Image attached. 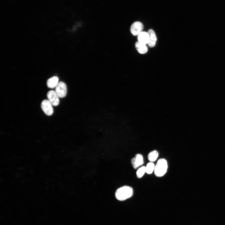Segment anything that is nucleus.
Instances as JSON below:
<instances>
[{
    "instance_id": "nucleus-1",
    "label": "nucleus",
    "mask_w": 225,
    "mask_h": 225,
    "mask_svg": "<svg viewBox=\"0 0 225 225\" xmlns=\"http://www.w3.org/2000/svg\"><path fill=\"white\" fill-rule=\"evenodd\" d=\"M133 194V189L128 186H124L118 189L115 192L116 198L123 201L131 197Z\"/></svg>"
},
{
    "instance_id": "nucleus-2",
    "label": "nucleus",
    "mask_w": 225,
    "mask_h": 225,
    "mask_svg": "<svg viewBox=\"0 0 225 225\" xmlns=\"http://www.w3.org/2000/svg\"><path fill=\"white\" fill-rule=\"evenodd\" d=\"M168 167L167 162L165 159L161 158L159 159L155 166V175L158 177L163 176L167 171Z\"/></svg>"
},
{
    "instance_id": "nucleus-3",
    "label": "nucleus",
    "mask_w": 225,
    "mask_h": 225,
    "mask_svg": "<svg viewBox=\"0 0 225 225\" xmlns=\"http://www.w3.org/2000/svg\"><path fill=\"white\" fill-rule=\"evenodd\" d=\"M55 88V91L59 98H64L66 96L67 89L66 85L64 82H59Z\"/></svg>"
},
{
    "instance_id": "nucleus-4",
    "label": "nucleus",
    "mask_w": 225,
    "mask_h": 225,
    "mask_svg": "<svg viewBox=\"0 0 225 225\" xmlns=\"http://www.w3.org/2000/svg\"><path fill=\"white\" fill-rule=\"evenodd\" d=\"M52 105L48 100H44L41 103V108L47 115L50 116L53 113Z\"/></svg>"
},
{
    "instance_id": "nucleus-5",
    "label": "nucleus",
    "mask_w": 225,
    "mask_h": 225,
    "mask_svg": "<svg viewBox=\"0 0 225 225\" xmlns=\"http://www.w3.org/2000/svg\"><path fill=\"white\" fill-rule=\"evenodd\" d=\"M48 100L53 106H58L59 102V97L55 91L50 90L47 94Z\"/></svg>"
},
{
    "instance_id": "nucleus-6",
    "label": "nucleus",
    "mask_w": 225,
    "mask_h": 225,
    "mask_svg": "<svg viewBox=\"0 0 225 225\" xmlns=\"http://www.w3.org/2000/svg\"><path fill=\"white\" fill-rule=\"evenodd\" d=\"M143 28V24L141 22L138 21L135 22L131 26V32L134 35H138L142 32Z\"/></svg>"
},
{
    "instance_id": "nucleus-7",
    "label": "nucleus",
    "mask_w": 225,
    "mask_h": 225,
    "mask_svg": "<svg viewBox=\"0 0 225 225\" xmlns=\"http://www.w3.org/2000/svg\"><path fill=\"white\" fill-rule=\"evenodd\" d=\"M131 164L134 169H136L143 163V159L142 155L140 154H137L135 157L131 160Z\"/></svg>"
},
{
    "instance_id": "nucleus-8",
    "label": "nucleus",
    "mask_w": 225,
    "mask_h": 225,
    "mask_svg": "<svg viewBox=\"0 0 225 225\" xmlns=\"http://www.w3.org/2000/svg\"><path fill=\"white\" fill-rule=\"evenodd\" d=\"M148 32L149 36V41L148 45L150 47H153L155 46L156 42V36L155 32L152 29H149Z\"/></svg>"
},
{
    "instance_id": "nucleus-9",
    "label": "nucleus",
    "mask_w": 225,
    "mask_h": 225,
    "mask_svg": "<svg viewBox=\"0 0 225 225\" xmlns=\"http://www.w3.org/2000/svg\"><path fill=\"white\" fill-rule=\"evenodd\" d=\"M138 38L139 42L145 44H148L149 41V36L148 32H142L138 35Z\"/></svg>"
},
{
    "instance_id": "nucleus-10",
    "label": "nucleus",
    "mask_w": 225,
    "mask_h": 225,
    "mask_svg": "<svg viewBox=\"0 0 225 225\" xmlns=\"http://www.w3.org/2000/svg\"><path fill=\"white\" fill-rule=\"evenodd\" d=\"M59 78L57 76H53L48 79L47 81V86L49 88H55L58 83Z\"/></svg>"
},
{
    "instance_id": "nucleus-11",
    "label": "nucleus",
    "mask_w": 225,
    "mask_h": 225,
    "mask_svg": "<svg viewBox=\"0 0 225 225\" xmlns=\"http://www.w3.org/2000/svg\"><path fill=\"white\" fill-rule=\"evenodd\" d=\"M135 46L137 51L141 54H144L148 51V48L146 44L138 41L136 42Z\"/></svg>"
},
{
    "instance_id": "nucleus-12",
    "label": "nucleus",
    "mask_w": 225,
    "mask_h": 225,
    "mask_svg": "<svg viewBox=\"0 0 225 225\" xmlns=\"http://www.w3.org/2000/svg\"><path fill=\"white\" fill-rule=\"evenodd\" d=\"M158 156V152L156 150H154L150 152L148 154V160L151 162L155 161Z\"/></svg>"
},
{
    "instance_id": "nucleus-13",
    "label": "nucleus",
    "mask_w": 225,
    "mask_h": 225,
    "mask_svg": "<svg viewBox=\"0 0 225 225\" xmlns=\"http://www.w3.org/2000/svg\"><path fill=\"white\" fill-rule=\"evenodd\" d=\"M155 166L152 162L148 163L146 167V172L148 174H151L154 170Z\"/></svg>"
},
{
    "instance_id": "nucleus-14",
    "label": "nucleus",
    "mask_w": 225,
    "mask_h": 225,
    "mask_svg": "<svg viewBox=\"0 0 225 225\" xmlns=\"http://www.w3.org/2000/svg\"><path fill=\"white\" fill-rule=\"evenodd\" d=\"M146 172V167L142 166L139 168L137 171L136 175L137 177L139 178L142 177Z\"/></svg>"
}]
</instances>
